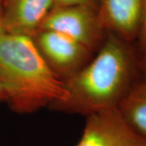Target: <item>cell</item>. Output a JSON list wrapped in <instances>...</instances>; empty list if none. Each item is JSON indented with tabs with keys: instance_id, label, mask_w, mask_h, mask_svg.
I'll return each instance as SVG.
<instances>
[{
	"instance_id": "5b68a950",
	"label": "cell",
	"mask_w": 146,
	"mask_h": 146,
	"mask_svg": "<svg viewBox=\"0 0 146 146\" xmlns=\"http://www.w3.org/2000/svg\"><path fill=\"white\" fill-rule=\"evenodd\" d=\"M76 146H146V139L136 133L115 108L87 115Z\"/></svg>"
},
{
	"instance_id": "3957f363",
	"label": "cell",
	"mask_w": 146,
	"mask_h": 146,
	"mask_svg": "<svg viewBox=\"0 0 146 146\" xmlns=\"http://www.w3.org/2000/svg\"><path fill=\"white\" fill-rule=\"evenodd\" d=\"M40 29L61 33L87 47L93 53L99 49L106 32L94 6L54 7Z\"/></svg>"
},
{
	"instance_id": "277c9868",
	"label": "cell",
	"mask_w": 146,
	"mask_h": 146,
	"mask_svg": "<svg viewBox=\"0 0 146 146\" xmlns=\"http://www.w3.org/2000/svg\"><path fill=\"white\" fill-rule=\"evenodd\" d=\"M31 38L47 66L63 82L87 64L94 54L87 47L58 32L40 29Z\"/></svg>"
},
{
	"instance_id": "30bf717a",
	"label": "cell",
	"mask_w": 146,
	"mask_h": 146,
	"mask_svg": "<svg viewBox=\"0 0 146 146\" xmlns=\"http://www.w3.org/2000/svg\"><path fill=\"white\" fill-rule=\"evenodd\" d=\"M145 21L144 25L141 32V37L139 39V47L142 52L146 49V0H145Z\"/></svg>"
},
{
	"instance_id": "4fadbf2b",
	"label": "cell",
	"mask_w": 146,
	"mask_h": 146,
	"mask_svg": "<svg viewBox=\"0 0 146 146\" xmlns=\"http://www.w3.org/2000/svg\"><path fill=\"white\" fill-rule=\"evenodd\" d=\"M7 94H6L5 89L3 88V84L0 81V102H7Z\"/></svg>"
},
{
	"instance_id": "8992f818",
	"label": "cell",
	"mask_w": 146,
	"mask_h": 146,
	"mask_svg": "<svg viewBox=\"0 0 146 146\" xmlns=\"http://www.w3.org/2000/svg\"><path fill=\"white\" fill-rule=\"evenodd\" d=\"M97 8L106 33L127 42H139L145 21V0H98Z\"/></svg>"
},
{
	"instance_id": "52a82bcc",
	"label": "cell",
	"mask_w": 146,
	"mask_h": 146,
	"mask_svg": "<svg viewBox=\"0 0 146 146\" xmlns=\"http://www.w3.org/2000/svg\"><path fill=\"white\" fill-rule=\"evenodd\" d=\"M3 27L7 33L32 36L54 7L53 0H4Z\"/></svg>"
},
{
	"instance_id": "9c48e42d",
	"label": "cell",
	"mask_w": 146,
	"mask_h": 146,
	"mask_svg": "<svg viewBox=\"0 0 146 146\" xmlns=\"http://www.w3.org/2000/svg\"><path fill=\"white\" fill-rule=\"evenodd\" d=\"M54 7L69 6H94L97 7L98 0H53Z\"/></svg>"
},
{
	"instance_id": "7c38bea8",
	"label": "cell",
	"mask_w": 146,
	"mask_h": 146,
	"mask_svg": "<svg viewBox=\"0 0 146 146\" xmlns=\"http://www.w3.org/2000/svg\"><path fill=\"white\" fill-rule=\"evenodd\" d=\"M5 33L3 27V7L2 0H0V34Z\"/></svg>"
},
{
	"instance_id": "7a4b0ae2",
	"label": "cell",
	"mask_w": 146,
	"mask_h": 146,
	"mask_svg": "<svg viewBox=\"0 0 146 146\" xmlns=\"http://www.w3.org/2000/svg\"><path fill=\"white\" fill-rule=\"evenodd\" d=\"M0 81L7 102L20 114L52 107L67 98L65 84L47 66L31 36L0 34Z\"/></svg>"
},
{
	"instance_id": "8fae6325",
	"label": "cell",
	"mask_w": 146,
	"mask_h": 146,
	"mask_svg": "<svg viewBox=\"0 0 146 146\" xmlns=\"http://www.w3.org/2000/svg\"><path fill=\"white\" fill-rule=\"evenodd\" d=\"M142 80L146 83V49L142 52Z\"/></svg>"
},
{
	"instance_id": "ba28073f",
	"label": "cell",
	"mask_w": 146,
	"mask_h": 146,
	"mask_svg": "<svg viewBox=\"0 0 146 146\" xmlns=\"http://www.w3.org/2000/svg\"><path fill=\"white\" fill-rule=\"evenodd\" d=\"M118 109L131 127L146 139V83L141 80L122 101Z\"/></svg>"
},
{
	"instance_id": "6da1fadb",
	"label": "cell",
	"mask_w": 146,
	"mask_h": 146,
	"mask_svg": "<svg viewBox=\"0 0 146 146\" xmlns=\"http://www.w3.org/2000/svg\"><path fill=\"white\" fill-rule=\"evenodd\" d=\"M133 45L106 33L88 63L64 81L66 100L51 108L85 116L118 108L142 80V54Z\"/></svg>"
}]
</instances>
